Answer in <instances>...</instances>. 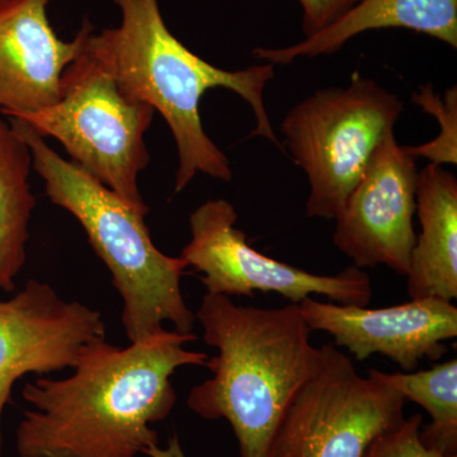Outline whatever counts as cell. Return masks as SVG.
Returning a JSON list of instances; mask_svg holds the SVG:
<instances>
[{
  "label": "cell",
  "mask_w": 457,
  "mask_h": 457,
  "mask_svg": "<svg viewBox=\"0 0 457 457\" xmlns=\"http://www.w3.org/2000/svg\"><path fill=\"white\" fill-rule=\"evenodd\" d=\"M197 336L162 330L121 348L106 339L80 352L65 378H38L25 385L32 409L17 428L20 457H137L159 445L152 428L177 402L171 375L204 366V352L183 347Z\"/></svg>",
  "instance_id": "1"
},
{
  "label": "cell",
  "mask_w": 457,
  "mask_h": 457,
  "mask_svg": "<svg viewBox=\"0 0 457 457\" xmlns=\"http://www.w3.org/2000/svg\"><path fill=\"white\" fill-rule=\"evenodd\" d=\"M121 12L114 29L90 32L88 47L113 75L128 97L143 102L170 126L179 170L176 192L187 187L198 173L230 182V163L204 131L200 102L209 89L227 88L240 96L255 116L251 137H266L281 147L264 106V88L275 78V65L249 66L228 71L192 53L170 31L159 0H113Z\"/></svg>",
  "instance_id": "2"
},
{
  "label": "cell",
  "mask_w": 457,
  "mask_h": 457,
  "mask_svg": "<svg viewBox=\"0 0 457 457\" xmlns=\"http://www.w3.org/2000/svg\"><path fill=\"white\" fill-rule=\"evenodd\" d=\"M195 317L218 353L207 359L212 378L192 387L188 408L204 420H228L240 457H269L288 405L320 368L323 348L311 342L297 303L262 309L206 294Z\"/></svg>",
  "instance_id": "3"
},
{
  "label": "cell",
  "mask_w": 457,
  "mask_h": 457,
  "mask_svg": "<svg viewBox=\"0 0 457 457\" xmlns=\"http://www.w3.org/2000/svg\"><path fill=\"white\" fill-rule=\"evenodd\" d=\"M32 156V168L45 182L51 203L79 221L93 251L106 264L122 299V326L131 343L152 338L170 323L183 335L194 333V312L180 288L185 261L156 248L137 209L74 162L65 161L31 126L9 119Z\"/></svg>",
  "instance_id": "4"
},
{
  "label": "cell",
  "mask_w": 457,
  "mask_h": 457,
  "mask_svg": "<svg viewBox=\"0 0 457 457\" xmlns=\"http://www.w3.org/2000/svg\"><path fill=\"white\" fill-rule=\"evenodd\" d=\"M154 113V108L122 92L87 38L82 53L65 69L59 101L9 119L59 141L71 162L132 206L149 212L137 179L149 164L145 134Z\"/></svg>",
  "instance_id": "5"
},
{
  "label": "cell",
  "mask_w": 457,
  "mask_h": 457,
  "mask_svg": "<svg viewBox=\"0 0 457 457\" xmlns=\"http://www.w3.org/2000/svg\"><path fill=\"white\" fill-rule=\"evenodd\" d=\"M403 108L398 96L354 71L347 87L317 90L288 111L281 132L308 177L309 218L338 216Z\"/></svg>",
  "instance_id": "6"
},
{
  "label": "cell",
  "mask_w": 457,
  "mask_h": 457,
  "mask_svg": "<svg viewBox=\"0 0 457 457\" xmlns=\"http://www.w3.org/2000/svg\"><path fill=\"white\" fill-rule=\"evenodd\" d=\"M321 348L320 368L288 405L269 457H363L405 418L402 394L361 376L336 345Z\"/></svg>",
  "instance_id": "7"
},
{
  "label": "cell",
  "mask_w": 457,
  "mask_h": 457,
  "mask_svg": "<svg viewBox=\"0 0 457 457\" xmlns=\"http://www.w3.org/2000/svg\"><path fill=\"white\" fill-rule=\"evenodd\" d=\"M237 221L233 204L221 198L206 201L189 216L191 240L179 257L201 273L207 294L253 297L261 291L293 303L312 295L343 305L371 303V278L362 270L350 266L337 275H317L273 260L251 245Z\"/></svg>",
  "instance_id": "8"
},
{
  "label": "cell",
  "mask_w": 457,
  "mask_h": 457,
  "mask_svg": "<svg viewBox=\"0 0 457 457\" xmlns=\"http://www.w3.org/2000/svg\"><path fill=\"white\" fill-rule=\"evenodd\" d=\"M416 159L387 137L335 219L333 243L357 269L386 266L407 276L416 245Z\"/></svg>",
  "instance_id": "9"
},
{
  "label": "cell",
  "mask_w": 457,
  "mask_h": 457,
  "mask_svg": "<svg viewBox=\"0 0 457 457\" xmlns=\"http://www.w3.org/2000/svg\"><path fill=\"white\" fill-rule=\"evenodd\" d=\"M99 339H106L101 312L66 302L37 279H29L16 296L0 302V457L3 413L16 381L27 374L74 369L83 348Z\"/></svg>",
  "instance_id": "10"
},
{
  "label": "cell",
  "mask_w": 457,
  "mask_h": 457,
  "mask_svg": "<svg viewBox=\"0 0 457 457\" xmlns=\"http://www.w3.org/2000/svg\"><path fill=\"white\" fill-rule=\"evenodd\" d=\"M297 305L312 332L329 333L354 359L380 353L407 372L423 359L440 360L447 352L445 342L457 337V308L440 297L381 309L323 303L312 296Z\"/></svg>",
  "instance_id": "11"
},
{
  "label": "cell",
  "mask_w": 457,
  "mask_h": 457,
  "mask_svg": "<svg viewBox=\"0 0 457 457\" xmlns=\"http://www.w3.org/2000/svg\"><path fill=\"white\" fill-rule=\"evenodd\" d=\"M49 3L0 2V113L5 117L55 104L65 69L82 53L95 29L86 17L73 40H62L47 16Z\"/></svg>",
  "instance_id": "12"
},
{
  "label": "cell",
  "mask_w": 457,
  "mask_h": 457,
  "mask_svg": "<svg viewBox=\"0 0 457 457\" xmlns=\"http://www.w3.org/2000/svg\"><path fill=\"white\" fill-rule=\"evenodd\" d=\"M405 29L457 47V0H360L323 31L282 49L253 50L270 64H290L299 57L329 55L360 33Z\"/></svg>",
  "instance_id": "13"
},
{
  "label": "cell",
  "mask_w": 457,
  "mask_h": 457,
  "mask_svg": "<svg viewBox=\"0 0 457 457\" xmlns=\"http://www.w3.org/2000/svg\"><path fill=\"white\" fill-rule=\"evenodd\" d=\"M420 234L409 262L411 299L457 297V179L441 165L418 171Z\"/></svg>",
  "instance_id": "14"
},
{
  "label": "cell",
  "mask_w": 457,
  "mask_h": 457,
  "mask_svg": "<svg viewBox=\"0 0 457 457\" xmlns=\"http://www.w3.org/2000/svg\"><path fill=\"white\" fill-rule=\"evenodd\" d=\"M32 156L11 123L0 120V293H12L25 267L36 200L29 177Z\"/></svg>",
  "instance_id": "15"
},
{
  "label": "cell",
  "mask_w": 457,
  "mask_h": 457,
  "mask_svg": "<svg viewBox=\"0 0 457 457\" xmlns=\"http://www.w3.org/2000/svg\"><path fill=\"white\" fill-rule=\"evenodd\" d=\"M370 378L393 387L425 409L431 425L422 427L420 440L446 457L457 456V360L420 372L369 370Z\"/></svg>",
  "instance_id": "16"
},
{
  "label": "cell",
  "mask_w": 457,
  "mask_h": 457,
  "mask_svg": "<svg viewBox=\"0 0 457 457\" xmlns=\"http://www.w3.org/2000/svg\"><path fill=\"white\" fill-rule=\"evenodd\" d=\"M414 104L438 120L440 134L431 143L405 146L414 159L423 156L435 165L457 164V90L447 89L444 96L436 93L432 84L420 87L411 96Z\"/></svg>",
  "instance_id": "17"
},
{
  "label": "cell",
  "mask_w": 457,
  "mask_h": 457,
  "mask_svg": "<svg viewBox=\"0 0 457 457\" xmlns=\"http://www.w3.org/2000/svg\"><path fill=\"white\" fill-rule=\"evenodd\" d=\"M422 427L420 414L404 418L398 426L378 436L363 457H446L441 451L423 444L420 440Z\"/></svg>",
  "instance_id": "18"
},
{
  "label": "cell",
  "mask_w": 457,
  "mask_h": 457,
  "mask_svg": "<svg viewBox=\"0 0 457 457\" xmlns=\"http://www.w3.org/2000/svg\"><path fill=\"white\" fill-rule=\"evenodd\" d=\"M360 0H299L303 8V32L305 37L323 31L350 11Z\"/></svg>",
  "instance_id": "19"
},
{
  "label": "cell",
  "mask_w": 457,
  "mask_h": 457,
  "mask_svg": "<svg viewBox=\"0 0 457 457\" xmlns=\"http://www.w3.org/2000/svg\"><path fill=\"white\" fill-rule=\"evenodd\" d=\"M143 455L147 457H186L177 433L171 436L165 449H162V447H159V445H155V446L149 447V449L144 451Z\"/></svg>",
  "instance_id": "20"
},
{
  "label": "cell",
  "mask_w": 457,
  "mask_h": 457,
  "mask_svg": "<svg viewBox=\"0 0 457 457\" xmlns=\"http://www.w3.org/2000/svg\"><path fill=\"white\" fill-rule=\"evenodd\" d=\"M0 2H2V0H0Z\"/></svg>",
  "instance_id": "21"
}]
</instances>
